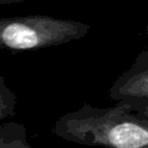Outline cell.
<instances>
[{
  "label": "cell",
  "mask_w": 148,
  "mask_h": 148,
  "mask_svg": "<svg viewBox=\"0 0 148 148\" xmlns=\"http://www.w3.org/2000/svg\"><path fill=\"white\" fill-rule=\"evenodd\" d=\"M52 133L62 140L86 147L148 148V118L125 101L113 107L83 104L59 117Z\"/></svg>",
  "instance_id": "obj_1"
},
{
  "label": "cell",
  "mask_w": 148,
  "mask_h": 148,
  "mask_svg": "<svg viewBox=\"0 0 148 148\" xmlns=\"http://www.w3.org/2000/svg\"><path fill=\"white\" fill-rule=\"evenodd\" d=\"M0 148H34L27 139V130L22 123H0Z\"/></svg>",
  "instance_id": "obj_4"
},
{
  "label": "cell",
  "mask_w": 148,
  "mask_h": 148,
  "mask_svg": "<svg viewBox=\"0 0 148 148\" xmlns=\"http://www.w3.org/2000/svg\"><path fill=\"white\" fill-rule=\"evenodd\" d=\"M108 99L125 101L130 107L148 103V47L139 52L133 64L116 78L108 91Z\"/></svg>",
  "instance_id": "obj_3"
},
{
  "label": "cell",
  "mask_w": 148,
  "mask_h": 148,
  "mask_svg": "<svg viewBox=\"0 0 148 148\" xmlns=\"http://www.w3.org/2000/svg\"><path fill=\"white\" fill-rule=\"evenodd\" d=\"M91 30L81 21L30 14L0 18V51H33L82 39Z\"/></svg>",
  "instance_id": "obj_2"
},
{
  "label": "cell",
  "mask_w": 148,
  "mask_h": 148,
  "mask_svg": "<svg viewBox=\"0 0 148 148\" xmlns=\"http://www.w3.org/2000/svg\"><path fill=\"white\" fill-rule=\"evenodd\" d=\"M130 108L134 110V112L139 113V114H142V116H144V117L148 118V103L140 104V105H138V107H130Z\"/></svg>",
  "instance_id": "obj_6"
},
{
  "label": "cell",
  "mask_w": 148,
  "mask_h": 148,
  "mask_svg": "<svg viewBox=\"0 0 148 148\" xmlns=\"http://www.w3.org/2000/svg\"><path fill=\"white\" fill-rule=\"evenodd\" d=\"M17 96L0 75V122L10 118L17 112Z\"/></svg>",
  "instance_id": "obj_5"
},
{
  "label": "cell",
  "mask_w": 148,
  "mask_h": 148,
  "mask_svg": "<svg viewBox=\"0 0 148 148\" xmlns=\"http://www.w3.org/2000/svg\"><path fill=\"white\" fill-rule=\"evenodd\" d=\"M27 0H0V5H5V4H16V3H23Z\"/></svg>",
  "instance_id": "obj_7"
},
{
  "label": "cell",
  "mask_w": 148,
  "mask_h": 148,
  "mask_svg": "<svg viewBox=\"0 0 148 148\" xmlns=\"http://www.w3.org/2000/svg\"><path fill=\"white\" fill-rule=\"evenodd\" d=\"M146 36H147V39H148V25L146 26Z\"/></svg>",
  "instance_id": "obj_8"
}]
</instances>
